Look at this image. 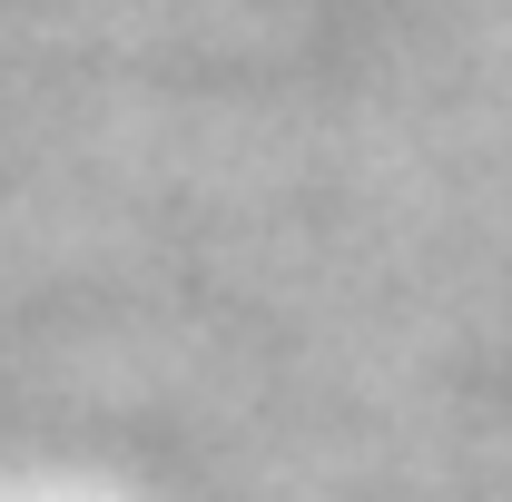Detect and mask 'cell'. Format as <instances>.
Masks as SVG:
<instances>
[]
</instances>
